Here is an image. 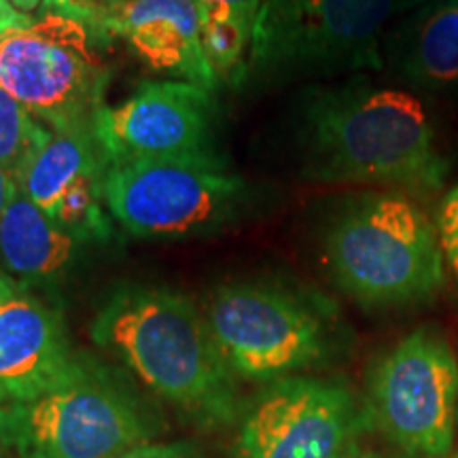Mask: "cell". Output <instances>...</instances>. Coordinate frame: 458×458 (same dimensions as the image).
<instances>
[{"instance_id":"ffe728a7","label":"cell","mask_w":458,"mask_h":458,"mask_svg":"<svg viewBox=\"0 0 458 458\" xmlns=\"http://www.w3.org/2000/svg\"><path fill=\"white\" fill-rule=\"evenodd\" d=\"M202 21H236L246 30H255L261 0H198Z\"/></svg>"},{"instance_id":"3957f363","label":"cell","mask_w":458,"mask_h":458,"mask_svg":"<svg viewBox=\"0 0 458 458\" xmlns=\"http://www.w3.org/2000/svg\"><path fill=\"white\" fill-rule=\"evenodd\" d=\"M335 284L368 308L431 301L445 284L435 221L401 191H365L344 199L323 233Z\"/></svg>"},{"instance_id":"7c38bea8","label":"cell","mask_w":458,"mask_h":458,"mask_svg":"<svg viewBox=\"0 0 458 458\" xmlns=\"http://www.w3.org/2000/svg\"><path fill=\"white\" fill-rule=\"evenodd\" d=\"M43 9L83 20L108 41L123 38L156 71L182 77L210 91L219 81L202 45L198 0H125L117 4L45 0Z\"/></svg>"},{"instance_id":"52a82bcc","label":"cell","mask_w":458,"mask_h":458,"mask_svg":"<svg viewBox=\"0 0 458 458\" xmlns=\"http://www.w3.org/2000/svg\"><path fill=\"white\" fill-rule=\"evenodd\" d=\"M106 41L68 13L30 17L0 32V89L49 130L88 128L105 102Z\"/></svg>"},{"instance_id":"9a60e30c","label":"cell","mask_w":458,"mask_h":458,"mask_svg":"<svg viewBox=\"0 0 458 458\" xmlns=\"http://www.w3.org/2000/svg\"><path fill=\"white\" fill-rule=\"evenodd\" d=\"M399 64L405 81L418 89H458V0H433L420 9Z\"/></svg>"},{"instance_id":"cb8c5ba5","label":"cell","mask_w":458,"mask_h":458,"mask_svg":"<svg viewBox=\"0 0 458 458\" xmlns=\"http://www.w3.org/2000/svg\"><path fill=\"white\" fill-rule=\"evenodd\" d=\"M342 458H380L377 454H374V452H369V450H365V448H360L359 444H351L346 448V452H344L342 454Z\"/></svg>"},{"instance_id":"ba28073f","label":"cell","mask_w":458,"mask_h":458,"mask_svg":"<svg viewBox=\"0 0 458 458\" xmlns=\"http://www.w3.org/2000/svg\"><path fill=\"white\" fill-rule=\"evenodd\" d=\"M206 318L227 368L242 380H283L320 363L331 351L327 317L283 284L221 286Z\"/></svg>"},{"instance_id":"5b68a950","label":"cell","mask_w":458,"mask_h":458,"mask_svg":"<svg viewBox=\"0 0 458 458\" xmlns=\"http://www.w3.org/2000/svg\"><path fill=\"white\" fill-rule=\"evenodd\" d=\"M422 0H261L249 74L327 77L382 68L380 37L393 15ZM246 74V79H249Z\"/></svg>"},{"instance_id":"f1b7e54d","label":"cell","mask_w":458,"mask_h":458,"mask_svg":"<svg viewBox=\"0 0 458 458\" xmlns=\"http://www.w3.org/2000/svg\"><path fill=\"white\" fill-rule=\"evenodd\" d=\"M0 458H3V452H0Z\"/></svg>"},{"instance_id":"83f0119b","label":"cell","mask_w":458,"mask_h":458,"mask_svg":"<svg viewBox=\"0 0 458 458\" xmlns=\"http://www.w3.org/2000/svg\"><path fill=\"white\" fill-rule=\"evenodd\" d=\"M431 458H458V452H448V454L444 456H431Z\"/></svg>"},{"instance_id":"603a6c76","label":"cell","mask_w":458,"mask_h":458,"mask_svg":"<svg viewBox=\"0 0 458 458\" xmlns=\"http://www.w3.org/2000/svg\"><path fill=\"white\" fill-rule=\"evenodd\" d=\"M26 20H30V15L20 13V11H13V13L3 15V17H0V32H4L7 28L15 26V24H21V21H26Z\"/></svg>"},{"instance_id":"484cf974","label":"cell","mask_w":458,"mask_h":458,"mask_svg":"<svg viewBox=\"0 0 458 458\" xmlns=\"http://www.w3.org/2000/svg\"><path fill=\"white\" fill-rule=\"evenodd\" d=\"M13 7H11V3L9 0H0V17L3 15H9V13H13Z\"/></svg>"},{"instance_id":"30bf717a","label":"cell","mask_w":458,"mask_h":458,"mask_svg":"<svg viewBox=\"0 0 458 458\" xmlns=\"http://www.w3.org/2000/svg\"><path fill=\"white\" fill-rule=\"evenodd\" d=\"M357 425V405L346 386L318 377H283L246 408L236 458H342Z\"/></svg>"},{"instance_id":"f546056e","label":"cell","mask_w":458,"mask_h":458,"mask_svg":"<svg viewBox=\"0 0 458 458\" xmlns=\"http://www.w3.org/2000/svg\"><path fill=\"white\" fill-rule=\"evenodd\" d=\"M0 276H3V272H0Z\"/></svg>"},{"instance_id":"5bb4252c","label":"cell","mask_w":458,"mask_h":458,"mask_svg":"<svg viewBox=\"0 0 458 458\" xmlns=\"http://www.w3.org/2000/svg\"><path fill=\"white\" fill-rule=\"evenodd\" d=\"M79 242L15 189L0 219V272L15 283L43 289L71 270Z\"/></svg>"},{"instance_id":"d4e9b609","label":"cell","mask_w":458,"mask_h":458,"mask_svg":"<svg viewBox=\"0 0 458 458\" xmlns=\"http://www.w3.org/2000/svg\"><path fill=\"white\" fill-rule=\"evenodd\" d=\"M11 7H13L15 11H20V13H30V11H34L38 7V4L43 3V0H9Z\"/></svg>"},{"instance_id":"ac0fdd59","label":"cell","mask_w":458,"mask_h":458,"mask_svg":"<svg viewBox=\"0 0 458 458\" xmlns=\"http://www.w3.org/2000/svg\"><path fill=\"white\" fill-rule=\"evenodd\" d=\"M54 130L32 117L20 102L0 89V168L20 187L34 157L47 145Z\"/></svg>"},{"instance_id":"9c48e42d","label":"cell","mask_w":458,"mask_h":458,"mask_svg":"<svg viewBox=\"0 0 458 458\" xmlns=\"http://www.w3.org/2000/svg\"><path fill=\"white\" fill-rule=\"evenodd\" d=\"M456 408L458 360L437 329H414L371 371V418L408 454L431 458L452 452Z\"/></svg>"},{"instance_id":"6da1fadb","label":"cell","mask_w":458,"mask_h":458,"mask_svg":"<svg viewBox=\"0 0 458 458\" xmlns=\"http://www.w3.org/2000/svg\"><path fill=\"white\" fill-rule=\"evenodd\" d=\"M303 176L327 185H377L433 196L450 159L431 117L410 91L348 83L314 88L301 105Z\"/></svg>"},{"instance_id":"2e32d148","label":"cell","mask_w":458,"mask_h":458,"mask_svg":"<svg viewBox=\"0 0 458 458\" xmlns=\"http://www.w3.org/2000/svg\"><path fill=\"white\" fill-rule=\"evenodd\" d=\"M100 164L106 162L102 157L91 125L55 130L47 145L34 157L30 168L26 170L20 189L55 223V215L68 187L79 176Z\"/></svg>"},{"instance_id":"277c9868","label":"cell","mask_w":458,"mask_h":458,"mask_svg":"<svg viewBox=\"0 0 458 458\" xmlns=\"http://www.w3.org/2000/svg\"><path fill=\"white\" fill-rule=\"evenodd\" d=\"M159 433L157 411L89 357L49 393L0 408V444L17 458H113Z\"/></svg>"},{"instance_id":"d6986e66","label":"cell","mask_w":458,"mask_h":458,"mask_svg":"<svg viewBox=\"0 0 458 458\" xmlns=\"http://www.w3.org/2000/svg\"><path fill=\"white\" fill-rule=\"evenodd\" d=\"M435 225H437L445 270L454 276L458 284V182L442 196Z\"/></svg>"},{"instance_id":"7a4b0ae2","label":"cell","mask_w":458,"mask_h":458,"mask_svg":"<svg viewBox=\"0 0 458 458\" xmlns=\"http://www.w3.org/2000/svg\"><path fill=\"white\" fill-rule=\"evenodd\" d=\"M91 340L157 397L206 428L240 414L236 376L196 303L165 286L128 284L96 312Z\"/></svg>"},{"instance_id":"8992f818","label":"cell","mask_w":458,"mask_h":458,"mask_svg":"<svg viewBox=\"0 0 458 458\" xmlns=\"http://www.w3.org/2000/svg\"><path fill=\"white\" fill-rule=\"evenodd\" d=\"M105 199L134 238H187L249 213L253 191L216 153L136 159L108 165Z\"/></svg>"},{"instance_id":"4316f807","label":"cell","mask_w":458,"mask_h":458,"mask_svg":"<svg viewBox=\"0 0 458 458\" xmlns=\"http://www.w3.org/2000/svg\"><path fill=\"white\" fill-rule=\"evenodd\" d=\"M100 4H117V3H125V0H96Z\"/></svg>"},{"instance_id":"8fae6325","label":"cell","mask_w":458,"mask_h":458,"mask_svg":"<svg viewBox=\"0 0 458 458\" xmlns=\"http://www.w3.org/2000/svg\"><path fill=\"white\" fill-rule=\"evenodd\" d=\"M213 91L189 81H147L119 105L102 102L91 131L106 165L215 151Z\"/></svg>"},{"instance_id":"44dd1931","label":"cell","mask_w":458,"mask_h":458,"mask_svg":"<svg viewBox=\"0 0 458 458\" xmlns=\"http://www.w3.org/2000/svg\"><path fill=\"white\" fill-rule=\"evenodd\" d=\"M113 458H204L202 450L193 442H170V444H147L123 452Z\"/></svg>"},{"instance_id":"4fadbf2b","label":"cell","mask_w":458,"mask_h":458,"mask_svg":"<svg viewBox=\"0 0 458 458\" xmlns=\"http://www.w3.org/2000/svg\"><path fill=\"white\" fill-rule=\"evenodd\" d=\"M85 354L72 348L60 308L38 289L0 276V408L66 382Z\"/></svg>"},{"instance_id":"7402d4cb","label":"cell","mask_w":458,"mask_h":458,"mask_svg":"<svg viewBox=\"0 0 458 458\" xmlns=\"http://www.w3.org/2000/svg\"><path fill=\"white\" fill-rule=\"evenodd\" d=\"M17 185L13 182V179L4 172L3 168H0V219H3L4 215V208H7L9 199L13 198Z\"/></svg>"},{"instance_id":"e0dca14e","label":"cell","mask_w":458,"mask_h":458,"mask_svg":"<svg viewBox=\"0 0 458 458\" xmlns=\"http://www.w3.org/2000/svg\"><path fill=\"white\" fill-rule=\"evenodd\" d=\"M106 168V164L94 165L79 176L68 187L55 215L57 225L79 244L105 242L113 236V216L108 213L105 199Z\"/></svg>"}]
</instances>
